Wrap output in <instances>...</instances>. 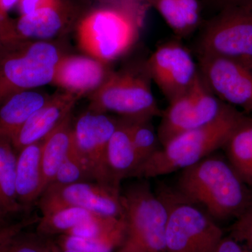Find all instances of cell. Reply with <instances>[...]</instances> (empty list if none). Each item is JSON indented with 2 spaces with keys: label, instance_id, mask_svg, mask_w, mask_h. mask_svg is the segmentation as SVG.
Masks as SVG:
<instances>
[{
  "label": "cell",
  "instance_id": "6da1fadb",
  "mask_svg": "<svg viewBox=\"0 0 252 252\" xmlns=\"http://www.w3.org/2000/svg\"><path fill=\"white\" fill-rule=\"evenodd\" d=\"M174 189L215 221L236 220L252 205V189L226 158L216 154L182 170Z\"/></svg>",
  "mask_w": 252,
  "mask_h": 252
},
{
  "label": "cell",
  "instance_id": "7a4b0ae2",
  "mask_svg": "<svg viewBox=\"0 0 252 252\" xmlns=\"http://www.w3.org/2000/svg\"><path fill=\"white\" fill-rule=\"evenodd\" d=\"M244 116L225 103L216 119L174 137L141 164L130 177L148 180L191 166L223 148Z\"/></svg>",
  "mask_w": 252,
  "mask_h": 252
},
{
  "label": "cell",
  "instance_id": "3957f363",
  "mask_svg": "<svg viewBox=\"0 0 252 252\" xmlns=\"http://www.w3.org/2000/svg\"><path fill=\"white\" fill-rule=\"evenodd\" d=\"M146 8L127 4H102L81 15L76 24L78 44L88 56L108 64L135 44Z\"/></svg>",
  "mask_w": 252,
  "mask_h": 252
},
{
  "label": "cell",
  "instance_id": "277c9868",
  "mask_svg": "<svg viewBox=\"0 0 252 252\" xmlns=\"http://www.w3.org/2000/svg\"><path fill=\"white\" fill-rule=\"evenodd\" d=\"M126 228L113 252H167V208L147 181L130 186L122 193Z\"/></svg>",
  "mask_w": 252,
  "mask_h": 252
},
{
  "label": "cell",
  "instance_id": "5b68a950",
  "mask_svg": "<svg viewBox=\"0 0 252 252\" xmlns=\"http://www.w3.org/2000/svg\"><path fill=\"white\" fill-rule=\"evenodd\" d=\"M63 54L49 41L21 40L0 50V102L11 94L52 84Z\"/></svg>",
  "mask_w": 252,
  "mask_h": 252
},
{
  "label": "cell",
  "instance_id": "8992f818",
  "mask_svg": "<svg viewBox=\"0 0 252 252\" xmlns=\"http://www.w3.org/2000/svg\"><path fill=\"white\" fill-rule=\"evenodd\" d=\"M167 208V252H216L223 238L216 221L175 189L165 185L157 192Z\"/></svg>",
  "mask_w": 252,
  "mask_h": 252
},
{
  "label": "cell",
  "instance_id": "52a82bcc",
  "mask_svg": "<svg viewBox=\"0 0 252 252\" xmlns=\"http://www.w3.org/2000/svg\"><path fill=\"white\" fill-rule=\"evenodd\" d=\"M145 67L144 72L134 69L111 72L89 95V111L133 119L161 117L162 111L158 106Z\"/></svg>",
  "mask_w": 252,
  "mask_h": 252
},
{
  "label": "cell",
  "instance_id": "ba28073f",
  "mask_svg": "<svg viewBox=\"0 0 252 252\" xmlns=\"http://www.w3.org/2000/svg\"><path fill=\"white\" fill-rule=\"evenodd\" d=\"M199 50L200 56L228 58L252 64V0L220 9L204 28Z\"/></svg>",
  "mask_w": 252,
  "mask_h": 252
},
{
  "label": "cell",
  "instance_id": "9c48e42d",
  "mask_svg": "<svg viewBox=\"0 0 252 252\" xmlns=\"http://www.w3.org/2000/svg\"><path fill=\"white\" fill-rule=\"evenodd\" d=\"M224 104L207 88L199 73L190 89L162 111L157 130L162 147L177 135L211 122Z\"/></svg>",
  "mask_w": 252,
  "mask_h": 252
},
{
  "label": "cell",
  "instance_id": "30bf717a",
  "mask_svg": "<svg viewBox=\"0 0 252 252\" xmlns=\"http://www.w3.org/2000/svg\"><path fill=\"white\" fill-rule=\"evenodd\" d=\"M41 215L68 207L86 209L96 215L124 216L120 188L96 182L50 185L37 200Z\"/></svg>",
  "mask_w": 252,
  "mask_h": 252
},
{
  "label": "cell",
  "instance_id": "8fae6325",
  "mask_svg": "<svg viewBox=\"0 0 252 252\" xmlns=\"http://www.w3.org/2000/svg\"><path fill=\"white\" fill-rule=\"evenodd\" d=\"M199 73L222 102L252 114V64L220 56H200Z\"/></svg>",
  "mask_w": 252,
  "mask_h": 252
},
{
  "label": "cell",
  "instance_id": "7c38bea8",
  "mask_svg": "<svg viewBox=\"0 0 252 252\" xmlns=\"http://www.w3.org/2000/svg\"><path fill=\"white\" fill-rule=\"evenodd\" d=\"M144 67L169 102L187 93L199 74L188 50L175 41L159 46Z\"/></svg>",
  "mask_w": 252,
  "mask_h": 252
},
{
  "label": "cell",
  "instance_id": "4fadbf2b",
  "mask_svg": "<svg viewBox=\"0 0 252 252\" xmlns=\"http://www.w3.org/2000/svg\"><path fill=\"white\" fill-rule=\"evenodd\" d=\"M117 124L118 119L90 111L81 114L74 124L75 149L87 165L94 182L113 186L107 167V149Z\"/></svg>",
  "mask_w": 252,
  "mask_h": 252
},
{
  "label": "cell",
  "instance_id": "5bb4252c",
  "mask_svg": "<svg viewBox=\"0 0 252 252\" xmlns=\"http://www.w3.org/2000/svg\"><path fill=\"white\" fill-rule=\"evenodd\" d=\"M81 97L67 91L50 95L45 103L33 113L16 132L11 145L16 153L23 147L42 141L72 116Z\"/></svg>",
  "mask_w": 252,
  "mask_h": 252
},
{
  "label": "cell",
  "instance_id": "9a60e30c",
  "mask_svg": "<svg viewBox=\"0 0 252 252\" xmlns=\"http://www.w3.org/2000/svg\"><path fill=\"white\" fill-rule=\"evenodd\" d=\"M80 9L70 0H60L53 6L14 20L18 36L23 40H44L56 37L77 24Z\"/></svg>",
  "mask_w": 252,
  "mask_h": 252
},
{
  "label": "cell",
  "instance_id": "2e32d148",
  "mask_svg": "<svg viewBox=\"0 0 252 252\" xmlns=\"http://www.w3.org/2000/svg\"><path fill=\"white\" fill-rule=\"evenodd\" d=\"M110 72L107 63L90 56L63 55L56 67L52 84L81 97L97 90Z\"/></svg>",
  "mask_w": 252,
  "mask_h": 252
},
{
  "label": "cell",
  "instance_id": "e0dca14e",
  "mask_svg": "<svg viewBox=\"0 0 252 252\" xmlns=\"http://www.w3.org/2000/svg\"><path fill=\"white\" fill-rule=\"evenodd\" d=\"M41 145L42 141L26 146L17 152L16 194L24 210L37 202L44 190Z\"/></svg>",
  "mask_w": 252,
  "mask_h": 252
},
{
  "label": "cell",
  "instance_id": "ac0fdd59",
  "mask_svg": "<svg viewBox=\"0 0 252 252\" xmlns=\"http://www.w3.org/2000/svg\"><path fill=\"white\" fill-rule=\"evenodd\" d=\"M50 95L34 90L21 91L0 102V144H11L16 132Z\"/></svg>",
  "mask_w": 252,
  "mask_h": 252
},
{
  "label": "cell",
  "instance_id": "d6986e66",
  "mask_svg": "<svg viewBox=\"0 0 252 252\" xmlns=\"http://www.w3.org/2000/svg\"><path fill=\"white\" fill-rule=\"evenodd\" d=\"M107 162L113 186L120 188L125 179L130 178L140 165L131 141L125 119H118L117 128L107 146Z\"/></svg>",
  "mask_w": 252,
  "mask_h": 252
},
{
  "label": "cell",
  "instance_id": "ffe728a7",
  "mask_svg": "<svg viewBox=\"0 0 252 252\" xmlns=\"http://www.w3.org/2000/svg\"><path fill=\"white\" fill-rule=\"evenodd\" d=\"M74 148V126L71 116L42 140L41 165L44 190Z\"/></svg>",
  "mask_w": 252,
  "mask_h": 252
},
{
  "label": "cell",
  "instance_id": "44dd1931",
  "mask_svg": "<svg viewBox=\"0 0 252 252\" xmlns=\"http://www.w3.org/2000/svg\"><path fill=\"white\" fill-rule=\"evenodd\" d=\"M222 149L235 171L252 190V117L244 116Z\"/></svg>",
  "mask_w": 252,
  "mask_h": 252
},
{
  "label": "cell",
  "instance_id": "7402d4cb",
  "mask_svg": "<svg viewBox=\"0 0 252 252\" xmlns=\"http://www.w3.org/2000/svg\"><path fill=\"white\" fill-rule=\"evenodd\" d=\"M16 160L17 153L11 144H0V211L6 217L24 210L16 194Z\"/></svg>",
  "mask_w": 252,
  "mask_h": 252
},
{
  "label": "cell",
  "instance_id": "603a6c76",
  "mask_svg": "<svg viewBox=\"0 0 252 252\" xmlns=\"http://www.w3.org/2000/svg\"><path fill=\"white\" fill-rule=\"evenodd\" d=\"M98 215L86 209L68 207L41 215L36 223V233L41 237L64 235Z\"/></svg>",
  "mask_w": 252,
  "mask_h": 252
},
{
  "label": "cell",
  "instance_id": "cb8c5ba5",
  "mask_svg": "<svg viewBox=\"0 0 252 252\" xmlns=\"http://www.w3.org/2000/svg\"><path fill=\"white\" fill-rule=\"evenodd\" d=\"M124 118V117H123ZM140 165L148 160L162 145L151 118H124ZM138 166V167H139Z\"/></svg>",
  "mask_w": 252,
  "mask_h": 252
},
{
  "label": "cell",
  "instance_id": "d4e9b609",
  "mask_svg": "<svg viewBox=\"0 0 252 252\" xmlns=\"http://www.w3.org/2000/svg\"><path fill=\"white\" fill-rule=\"evenodd\" d=\"M81 182H94V180L87 165L78 154L74 146L72 152L59 167L50 185L64 186Z\"/></svg>",
  "mask_w": 252,
  "mask_h": 252
},
{
  "label": "cell",
  "instance_id": "484cf974",
  "mask_svg": "<svg viewBox=\"0 0 252 252\" xmlns=\"http://www.w3.org/2000/svg\"><path fill=\"white\" fill-rule=\"evenodd\" d=\"M147 6H153L158 11L174 32L179 36L189 34L180 0H145Z\"/></svg>",
  "mask_w": 252,
  "mask_h": 252
},
{
  "label": "cell",
  "instance_id": "4316f807",
  "mask_svg": "<svg viewBox=\"0 0 252 252\" xmlns=\"http://www.w3.org/2000/svg\"><path fill=\"white\" fill-rule=\"evenodd\" d=\"M50 243H46L39 235L21 233L0 252H48Z\"/></svg>",
  "mask_w": 252,
  "mask_h": 252
},
{
  "label": "cell",
  "instance_id": "83f0119b",
  "mask_svg": "<svg viewBox=\"0 0 252 252\" xmlns=\"http://www.w3.org/2000/svg\"><path fill=\"white\" fill-rule=\"evenodd\" d=\"M229 236L252 250V205L235 220Z\"/></svg>",
  "mask_w": 252,
  "mask_h": 252
},
{
  "label": "cell",
  "instance_id": "f1b7e54d",
  "mask_svg": "<svg viewBox=\"0 0 252 252\" xmlns=\"http://www.w3.org/2000/svg\"><path fill=\"white\" fill-rule=\"evenodd\" d=\"M39 219L36 216L28 217L16 223H8L0 228V252L6 248L18 235L23 233L28 227L36 224Z\"/></svg>",
  "mask_w": 252,
  "mask_h": 252
},
{
  "label": "cell",
  "instance_id": "f546056e",
  "mask_svg": "<svg viewBox=\"0 0 252 252\" xmlns=\"http://www.w3.org/2000/svg\"><path fill=\"white\" fill-rule=\"evenodd\" d=\"M21 40L16 32L14 20L0 11V50Z\"/></svg>",
  "mask_w": 252,
  "mask_h": 252
},
{
  "label": "cell",
  "instance_id": "4dcf8cb0",
  "mask_svg": "<svg viewBox=\"0 0 252 252\" xmlns=\"http://www.w3.org/2000/svg\"><path fill=\"white\" fill-rule=\"evenodd\" d=\"M59 1L60 0H19L17 6L21 15H28L53 6Z\"/></svg>",
  "mask_w": 252,
  "mask_h": 252
},
{
  "label": "cell",
  "instance_id": "1f68e13d",
  "mask_svg": "<svg viewBox=\"0 0 252 252\" xmlns=\"http://www.w3.org/2000/svg\"><path fill=\"white\" fill-rule=\"evenodd\" d=\"M216 252H252V250L228 235L222 238Z\"/></svg>",
  "mask_w": 252,
  "mask_h": 252
},
{
  "label": "cell",
  "instance_id": "d6a6232c",
  "mask_svg": "<svg viewBox=\"0 0 252 252\" xmlns=\"http://www.w3.org/2000/svg\"><path fill=\"white\" fill-rule=\"evenodd\" d=\"M19 0H0V11L2 14L8 15L14 6H17Z\"/></svg>",
  "mask_w": 252,
  "mask_h": 252
},
{
  "label": "cell",
  "instance_id": "836d02e7",
  "mask_svg": "<svg viewBox=\"0 0 252 252\" xmlns=\"http://www.w3.org/2000/svg\"><path fill=\"white\" fill-rule=\"evenodd\" d=\"M210 4H213L214 6L219 8V9H222L224 6L228 5L235 4V3L240 2V1H244V0H207Z\"/></svg>",
  "mask_w": 252,
  "mask_h": 252
},
{
  "label": "cell",
  "instance_id": "e575fe53",
  "mask_svg": "<svg viewBox=\"0 0 252 252\" xmlns=\"http://www.w3.org/2000/svg\"><path fill=\"white\" fill-rule=\"evenodd\" d=\"M51 252H81L72 249L63 248L56 243H50Z\"/></svg>",
  "mask_w": 252,
  "mask_h": 252
},
{
  "label": "cell",
  "instance_id": "d590c367",
  "mask_svg": "<svg viewBox=\"0 0 252 252\" xmlns=\"http://www.w3.org/2000/svg\"><path fill=\"white\" fill-rule=\"evenodd\" d=\"M126 3L134 5V6H140V7H147L145 0H123Z\"/></svg>",
  "mask_w": 252,
  "mask_h": 252
},
{
  "label": "cell",
  "instance_id": "8d00e7d4",
  "mask_svg": "<svg viewBox=\"0 0 252 252\" xmlns=\"http://www.w3.org/2000/svg\"><path fill=\"white\" fill-rule=\"evenodd\" d=\"M102 4H116V3L122 2L123 0H95Z\"/></svg>",
  "mask_w": 252,
  "mask_h": 252
},
{
  "label": "cell",
  "instance_id": "74e56055",
  "mask_svg": "<svg viewBox=\"0 0 252 252\" xmlns=\"http://www.w3.org/2000/svg\"><path fill=\"white\" fill-rule=\"evenodd\" d=\"M6 217L3 216V215H0V228L4 226V225H7L8 223L6 220Z\"/></svg>",
  "mask_w": 252,
  "mask_h": 252
},
{
  "label": "cell",
  "instance_id": "f35d334b",
  "mask_svg": "<svg viewBox=\"0 0 252 252\" xmlns=\"http://www.w3.org/2000/svg\"><path fill=\"white\" fill-rule=\"evenodd\" d=\"M51 252V248H50L49 252Z\"/></svg>",
  "mask_w": 252,
  "mask_h": 252
}]
</instances>
